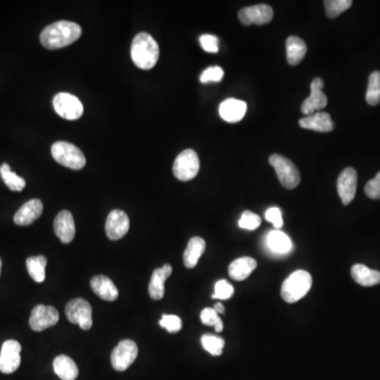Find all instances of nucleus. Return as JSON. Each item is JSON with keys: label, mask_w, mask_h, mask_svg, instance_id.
<instances>
[{"label": "nucleus", "mask_w": 380, "mask_h": 380, "mask_svg": "<svg viewBox=\"0 0 380 380\" xmlns=\"http://www.w3.org/2000/svg\"><path fill=\"white\" fill-rule=\"evenodd\" d=\"M202 49L206 52L217 53L219 51V39L215 35L204 34L200 37Z\"/></svg>", "instance_id": "obj_38"}, {"label": "nucleus", "mask_w": 380, "mask_h": 380, "mask_svg": "<svg viewBox=\"0 0 380 380\" xmlns=\"http://www.w3.org/2000/svg\"><path fill=\"white\" fill-rule=\"evenodd\" d=\"M306 52V43L300 37L290 36L286 39V59L292 66H297L304 61Z\"/></svg>", "instance_id": "obj_26"}, {"label": "nucleus", "mask_w": 380, "mask_h": 380, "mask_svg": "<svg viewBox=\"0 0 380 380\" xmlns=\"http://www.w3.org/2000/svg\"><path fill=\"white\" fill-rule=\"evenodd\" d=\"M21 346L16 340L3 342L0 352V371L3 374H12L21 366Z\"/></svg>", "instance_id": "obj_12"}, {"label": "nucleus", "mask_w": 380, "mask_h": 380, "mask_svg": "<svg viewBox=\"0 0 380 380\" xmlns=\"http://www.w3.org/2000/svg\"><path fill=\"white\" fill-rule=\"evenodd\" d=\"M261 225V218L257 213L246 211L242 213L239 220V226L247 231H255Z\"/></svg>", "instance_id": "obj_35"}, {"label": "nucleus", "mask_w": 380, "mask_h": 380, "mask_svg": "<svg viewBox=\"0 0 380 380\" xmlns=\"http://www.w3.org/2000/svg\"><path fill=\"white\" fill-rule=\"evenodd\" d=\"M269 163L274 167L279 182L282 184L283 187L294 189L300 184V172L288 158L280 154H273L269 156Z\"/></svg>", "instance_id": "obj_5"}, {"label": "nucleus", "mask_w": 380, "mask_h": 380, "mask_svg": "<svg viewBox=\"0 0 380 380\" xmlns=\"http://www.w3.org/2000/svg\"><path fill=\"white\" fill-rule=\"evenodd\" d=\"M75 223L72 213L63 211L54 220V233L63 244L72 242L75 237Z\"/></svg>", "instance_id": "obj_16"}, {"label": "nucleus", "mask_w": 380, "mask_h": 380, "mask_svg": "<svg viewBox=\"0 0 380 380\" xmlns=\"http://www.w3.org/2000/svg\"><path fill=\"white\" fill-rule=\"evenodd\" d=\"M235 294V288L231 283L226 280H220L215 283V294L213 295V299H219V300H229Z\"/></svg>", "instance_id": "obj_34"}, {"label": "nucleus", "mask_w": 380, "mask_h": 380, "mask_svg": "<svg viewBox=\"0 0 380 380\" xmlns=\"http://www.w3.org/2000/svg\"><path fill=\"white\" fill-rule=\"evenodd\" d=\"M265 219L273 223L277 231H280V229H282V213H281L280 209H278V207H271V209H267L266 213H265Z\"/></svg>", "instance_id": "obj_40"}, {"label": "nucleus", "mask_w": 380, "mask_h": 380, "mask_svg": "<svg viewBox=\"0 0 380 380\" xmlns=\"http://www.w3.org/2000/svg\"><path fill=\"white\" fill-rule=\"evenodd\" d=\"M129 227L130 221L127 213L120 209H114L107 217L105 231L110 240L116 241L126 235Z\"/></svg>", "instance_id": "obj_13"}, {"label": "nucleus", "mask_w": 380, "mask_h": 380, "mask_svg": "<svg viewBox=\"0 0 380 380\" xmlns=\"http://www.w3.org/2000/svg\"><path fill=\"white\" fill-rule=\"evenodd\" d=\"M201 344L206 351L213 356L222 355L225 346L223 338L215 335H209V334L202 336Z\"/></svg>", "instance_id": "obj_31"}, {"label": "nucleus", "mask_w": 380, "mask_h": 380, "mask_svg": "<svg viewBox=\"0 0 380 380\" xmlns=\"http://www.w3.org/2000/svg\"><path fill=\"white\" fill-rule=\"evenodd\" d=\"M55 161L70 169L79 170L86 165V158L82 150L68 142H56L51 148Z\"/></svg>", "instance_id": "obj_4"}, {"label": "nucleus", "mask_w": 380, "mask_h": 380, "mask_svg": "<svg viewBox=\"0 0 380 380\" xmlns=\"http://www.w3.org/2000/svg\"><path fill=\"white\" fill-rule=\"evenodd\" d=\"M55 374L61 380H75L78 376V368L74 360L71 359L69 356H57L53 362Z\"/></svg>", "instance_id": "obj_27"}, {"label": "nucleus", "mask_w": 380, "mask_h": 380, "mask_svg": "<svg viewBox=\"0 0 380 380\" xmlns=\"http://www.w3.org/2000/svg\"><path fill=\"white\" fill-rule=\"evenodd\" d=\"M312 276L310 273L299 269L285 279L281 288V297L288 304H295L304 298L312 288Z\"/></svg>", "instance_id": "obj_3"}, {"label": "nucleus", "mask_w": 380, "mask_h": 380, "mask_svg": "<svg viewBox=\"0 0 380 380\" xmlns=\"http://www.w3.org/2000/svg\"><path fill=\"white\" fill-rule=\"evenodd\" d=\"M0 174L3 178L6 185L12 190V191H21L25 187V181L23 178L19 177L15 172L12 171L11 168L8 164H3L0 167Z\"/></svg>", "instance_id": "obj_29"}, {"label": "nucleus", "mask_w": 380, "mask_h": 380, "mask_svg": "<svg viewBox=\"0 0 380 380\" xmlns=\"http://www.w3.org/2000/svg\"><path fill=\"white\" fill-rule=\"evenodd\" d=\"M224 76V71L221 67L213 66L209 67V68L206 69L203 73H202L201 77H200V81L203 84H207V83L211 82H221V79Z\"/></svg>", "instance_id": "obj_37"}, {"label": "nucleus", "mask_w": 380, "mask_h": 380, "mask_svg": "<svg viewBox=\"0 0 380 380\" xmlns=\"http://www.w3.org/2000/svg\"><path fill=\"white\" fill-rule=\"evenodd\" d=\"M201 321L205 326H215V330L217 332H221L223 330V321L220 318L219 314H217L213 308H204L201 313Z\"/></svg>", "instance_id": "obj_33"}, {"label": "nucleus", "mask_w": 380, "mask_h": 380, "mask_svg": "<svg viewBox=\"0 0 380 380\" xmlns=\"http://www.w3.org/2000/svg\"><path fill=\"white\" fill-rule=\"evenodd\" d=\"M43 211V202L39 199H32L21 206L14 215V222L19 226H28L36 221Z\"/></svg>", "instance_id": "obj_17"}, {"label": "nucleus", "mask_w": 380, "mask_h": 380, "mask_svg": "<svg viewBox=\"0 0 380 380\" xmlns=\"http://www.w3.org/2000/svg\"><path fill=\"white\" fill-rule=\"evenodd\" d=\"M160 57V48L151 35L142 32L134 39L131 59L138 68L150 70L156 66Z\"/></svg>", "instance_id": "obj_2"}, {"label": "nucleus", "mask_w": 380, "mask_h": 380, "mask_svg": "<svg viewBox=\"0 0 380 380\" xmlns=\"http://www.w3.org/2000/svg\"><path fill=\"white\" fill-rule=\"evenodd\" d=\"M257 262L255 259L249 257L237 259L231 263L229 267V274L231 279L235 281H243L251 276V273L256 269Z\"/></svg>", "instance_id": "obj_22"}, {"label": "nucleus", "mask_w": 380, "mask_h": 380, "mask_svg": "<svg viewBox=\"0 0 380 380\" xmlns=\"http://www.w3.org/2000/svg\"><path fill=\"white\" fill-rule=\"evenodd\" d=\"M0 274H1V259H0Z\"/></svg>", "instance_id": "obj_42"}, {"label": "nucleus", "mask_w": 380, "mask_h": 380, "mask_svg": "<svg viewBox=\"0 0 380 380\" xmlns=\"http://www.w3.org/2000/svg\"><path fill=\"white\" fill-rule=\"evenodd\" d=\"M206 243L204 239L200 237H193L188 242L187 247L184 251V265L187 268H193L197 266L199 259L205 251Z\"/></svg>", "instance_id": "obj_23"}, {"label": "nucleus", "mask_w": 380, "mask_h": 380, "mask_svg": "<svg viewBox=\"0 0 380 380\" xmlns=\"http://www.w3.org/2000/svg\"><path fill=\"white\" fill-rule=\"evenodd\" d=\"M55 112L69 120H78L84 114L82 102L70 93L61 92L53 98Z\"/></svg>", "instance_id": "obj_7"}, {"label": "nucleus", "mask_w": 380, "mask_h": 380, "mask_svg": "<svg viewBox=\"0 0 380 380\" xmlns=\"http://www.w3.org/2000/svg\"><path fill=\"white\" fill-rule=\"evenodd\" d=\"M82 35V28L72 21H61L48 25L41 34V43L45 49L56 50L73 43Z\"/></svg>", "instance_id": "obj_1"}, {"label": "nucleus", "mask_w": 380, "mask_h": 380, "mask_svg": "<svg viewBox=\"0 0 380 380\" xmlns=\"http://www.w3.org/2000/svg\"><path fill=\"white\" fill-rule=\"evenodd\" d=\"M59 321V313L56 308L39 304L32 310L29 324L32 330L41 332L54 326Z\"/></svg>", "instance_id": "obj_10"}, {"label": "nucleus", "mask_w": 380, "mask_h": 380, "mask_svg": "<svg viewBox=\"0 0 380 380\" xmlns=\"http://www.w3.org/2000/svg\"><path fill=\"white\" fill-rule=\"evenodd\" d=\"M352 278L361 286H374L380 283V273L363 264H355L351 269Z\"/></svg>", "instance_id": "obj_24"}, {"label": "nucleus", "mask_w": 380, "mask_h": 380, "mask_svg": "<svg viewBox=\"0 0 380 380\" xmlns=\"http://www.w3.org/2000/svg\"><path fill=\"white\" fill-rule=\"evenodd\" d=\"M266 244L269 251L276 255H286L293 249L291 237L281 231H271L267 235Z\"/></svg>", "instance_id": "obj_25"}, {"label": "nucleus", "mask_w": 380, "mask_h": 380, "mask_svg": "<svg viewBox=\"0 0 380 380\" xmlns=\"http://www.w3.org/2000/svg\"><path fill=\"white\" fill-rule=\"evenodd\" d=\"M172 274L171 265L165 264L161 268H158L154 271L152 274L151 280H150L149 296L154 300H161L165 295V281L169 278Z\"/></svg>", "instance_id": "obj_20"}, {"label": "nucleus", "mask_w": 380, "mask_h": 380, "mask_svg": "<svg viewBox=\"0 0 380 380\" xmlns=\"http://www.w3.org/2000/svg\"><path fill=\"white\" fill-rule=\"evenodd\" d=\"M299 125L301 128L317 132H330L334 129V123H332L330 114L321 112V111L316 112L312 116L301 118L299 120Z\"/></svg>", "instance_id": "obj_19"}, {"label": "nucleus", "mask_w": 380, "mask_h": 380, "mask_svg": "<svg viewBox=\"0 0 380 380\" xmlns=\"http://www.w3.org/2000/svg\"><path fill=\"white\" fill-rule=\"evenodd\" d=\"M45 266H47V258L45 257H30L27 259L28 273L35 282L41 283L45 281Z\"/></svg>", "instance_id": "obj_28"}, {"label": "nucleus", "mask_w": 380, "mask_h": 380, "mask_svg": "<svg viewBox=\"0 0 380 380\" xmlns=\"http://www.w3.org/2000/svg\"><path fill=\"white\" fill-rule=\"evenodd\" d=\"M366 100L370 106L380 104V72L378 71L370 75Z\"/></svg>", "instance_id": "obj_30"}, {"label": "nucleus", "mask_w": 380, "mask_h": 380, "mask_svg": "<svg viewBox=\"0 0 380 380\" xmlns=\"http://www.w3.org/2000/svg\"><path fill=\"white\" fill-rule=\"evenodd\" d=\"M246 110V103L235 98H229L219 107L220 116L227 123L240 122L244 118Z\"/></svg>", "instance_id": "obj_18"}, {"label": "nucleus", "mask_w": 380, "mask_h": 380, "mask_svg": "<svg viewBox=\"0 0 380 380\" xmlns=\"http://www.w3.org/2000/svg\"><path fill=\"white\" fill-rule=\"evenodd\" d=\"M324 83L321 78L317 77V78L313 79L312 84H310V94L301 106V111L302 114L308 116H312V114H316V111L320 112L326 108L328 105V98L324 94Z\"/></svg>", "instance_id": "obj_11"}, {"label": "nucleus", "mask_w": 380, "mask_h": 380, "mask_svg": "<svg viewBox=\"0 0 380 380\" xmlns=\"http://www.w3.org/2000/svg\"><path fill=\"white\" fill-rule=\"evenodd\" d=\"M138 346L132 340H122L111 354V363L116 371H126L138 357Z\"/></svg>", "instance_id": "obj_9"}, {"label": "nucleus", "mask_w": 380, "mask_h": 380, "mask_svg": "<svg viewBox=\"0 0 380 380\" xmlns=\"http://www.w3.org/2000/svg\"><path fill=\"white\" fill-rule=\"evenodd\" d=\"M357 172L354 168L342 170L337 180L338 195L344 205H348L355 198L357 190Z\"/></svg>", "instance_id": "obj_15"}, {"label": "nucleus", "mask_w": 380, "mask_h": 380, "mask_svg": "<svg viewBox=\"0 0 380 380\" xmlns=\"http://www.w3.org/2000/svg\"><path fill=\"white\" fill-rule=\"evenodd\" d=\"M91 288L103 300L112 302V301H116L118 299V288L108 277L103 276V275L95 276L91 280Z\"/></svg>", "instance_id": "obj_21"}, {"label": "nucleus", "mask_w": 380, "mask_h": 380, "mask_svg": "<svg viewBox=\"0 0 380 380\" xmlns=\"http://www.w3.org/2000/svg\"><path fill=\"white\" fill-rule=\"evenodd\" d=\"M67 318L71 324H78L84 330L92 328V308L85 299H74L66 306Z\"/></svg>", "instance_id": "obj_8"}, {"label": "nucleus", "mask_w": 380, "mask_h": 380, "mask_svg": "<svg viewBox=\"0 0 380 380\" xmlns=\"http://www.w3.org/2000/svg\"><path fill=\"white\" fill-rule=\"evenodd\" d=\"M366 195L372 200H380V171L376 174V177L368 182L364 187Z\"/></svg>", "instance_id": "obj_39"}, {"label": "nucleus", "mask_w": 380, "mask_h": 380, "mask_svg": "<svg viewBox=\"0 0 380 380\" xmlns=\"http://www.w3.org/2000/svg\"><path fill=\"white\" fill-rule=\"evenodd\" d=\"M213 310L217 312V314H224L225 312V308L223 304H221V302H218V304H215V306H213Z\"/></svg>", "instance_id": "obj_41"}, {"label": "nucleus", "mask_w": 380, "mask_h": 380, "mask_svg": "<svg viewBox=\"0 0 380 380\" xmlns=\"http://www.w3.org/2000/svg\"><path fill=\"white\" fill-rule=\"evenodd\" d=\"M174 177L182 182L195 179L199 173L200 160L197 152L193 149H186L182 151L174 160Z\"/></svg>", "instance_id": "obj_6"}, {"label": "nucleus", "mask_w": 380, "mask_h": 380, "mask_svg": "<svg viewBox=\"0 0 380 380\" xmlns=\"http://www.w3.org/2000/svg\"><path fill=\"white\" fill-rule=\"evenodd\" d=\"M353 5L351 0H326L324 1L326 13L330 19H336L340 14L350 9Z\"/></svg>", "instance_id": "obj_32"}, {"label": "nucleus", "mask_w": 380, "mask_h": 380, "mask_svg": "<svg viewBox=\"0 0 380 380\" xmlns=\"http://www.w3.org/2000/svg\"><path fill=\"white\" fill-rule=\"evenodd\" d=\"M160 326L165 328L167 332L174 334L181 330L183 324H182L181 318L176 315H163L162 319L160 320Z\"/></svg>", "instance_id": "obj_36"}, {"label": "nucleus", "mask_w": 380, "mask_h": 380, "mask_svg": "<svg viewBox=\"0 0 380 380\" xmlns=\"http://www.w3.org/2000/svg\"><path fill=\"white\" fill-rule=\"evenodd\" d=\"M239 19L245 25H266L274 17V11L267 5H257L244 8L239 12Z\"/></svg>", "instance_id": "obj_14"}]
</instances>
